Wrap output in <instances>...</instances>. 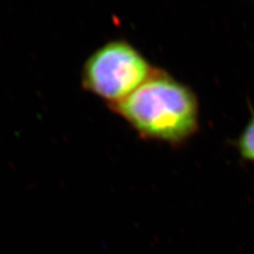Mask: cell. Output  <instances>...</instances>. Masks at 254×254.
<instances>
[{"instance_id":"cell-1","label":"cell","mask_w":254,"mask_h":254,"mask_svg":"<svg viewBox=\"0 0 254 254\" xmlns=\"http://www.w3.org/2000/svg\"><path fill=\"white\" fill-rule=\"evenodd\" d=\"M138 136L178 147L199 130V101L190 88L157 68L125 100L109 107Z\"/></svg>"},{"instance_id":"cell-2","label":"cell","mask_w":254,"mask_h":254,"mask_svg":"<svg viewBox=\"0 0 254 254\" xmlns=\"http://www.w3.org/2000/svg\"><path fill=\"white\" fill-rule=\"evenodd\" d=\"M156 70L135 46L116 39L89 56L82 67L81 85L111 107L132 94Z\"/></svg>"},{"instance_id":"cell-3","label":"cell","mask_w":254,"mask_h":254,"mask_svg":"<svg viewBox=\"0 0 254 254\" xmlns=\"http://www.w3.org/2000/svg\"><path fill=\"white\" fill-rule=\"evenodd\" d=\"M237 147L239 153L245 159L254 161V117L249 122L239 136Z\"/></svg>"}]
</instances>
